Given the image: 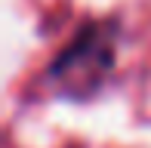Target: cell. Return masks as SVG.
Listing matches in <instances>:
<instances>
[{"instance_id":"cell-1","label":"cell","mask_w":151,"mask_h":148,"mask_svg":"<svg viewBox=\"0 0 151 148\" xmlns=\"http://www.w3.org/2000/svg\"><path fill=\"white\" fill-rule=\"evenodd\" d=\"M117 25L90 22L74 34V40L46 68V83L62 99L86 102L108 83L117 62Z\"/></svg>"}]
</instances>
